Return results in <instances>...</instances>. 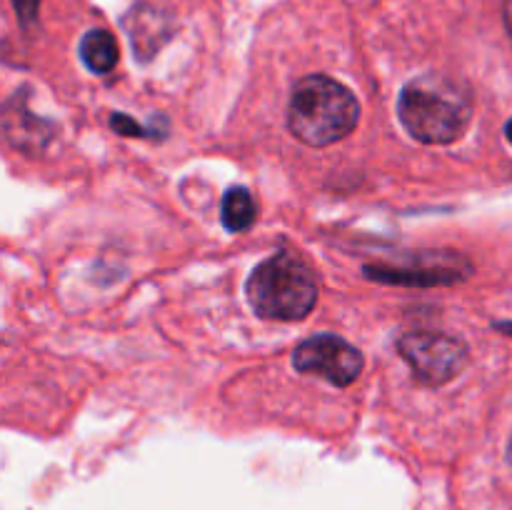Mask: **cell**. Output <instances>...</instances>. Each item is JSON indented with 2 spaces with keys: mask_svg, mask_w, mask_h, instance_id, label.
I'll use <instances>...</instances> for the list:
<instances>
[{
  "mask_svg": "<svg viewBox=\"0 0 512 510\" xmlns=\"http://www.w3.org/2000/svg\"><path fill=\"white\" fill-rule=\"evenodd\" d=\"M473 273V265L460 253H418L410 255L405 263L365 265L370 280L388 285H453Z\"/></svg>",
  "mask_w": 512,
  "mask_h": 510,
  "instance_id": "6",
  "label": "cell"
},
{
  "mask_svg": "<svg viewBox=\"0 0 512 510\" xmlns=\"http://www.w3.org/2000/svg\"><path fill=\"white\" fill-rule=\"evenodd\" d=\"M298 373L318 375L338 388H348L363 373V353L338 335H315L303 340L293 353Z\"/></svg>",
  "mask_w": 512,
  "mask_h": 510,
  "instance_id": "5",
  "label": "cell"
},
{
  "mask_svg": "<svg viewBox=\"0 0 512 510\" xmlns=\"http://www.w3.org/2000/svg\"><path fill=\"white\" fill-rule=\"evenodd\" d=\"M505 135H508V140L512 143V120H508V125H505Z\"/></svg>",
  "mask_w": 512,
  "mask_h": 510,
  "instance_id": "13",
  "label": "cell"
},
{
  "mask_svg": "<svg viewBox=\"0 0 512 510\" xmlns=\"http://www.w3.org/2000/svg\"><path fill=\"white\" fill-rule=\"evenodd\" d=\"M118 43L108 30H88L80 40V60L93 73L105 75L118 65Z\"/></svg>",
  "mask_w": 512,
  "mask_h": 510,
  "instance_id": "7",
  "label": "cell"
},
{
  "mask_svg": "<svg viewBox=\"0 0 512 510\" xmlns=\"http://www.w3.org/2000/svg\"><path fill=\"white\" fill-rule=\"evenodd\" d=\"M360 120V105L353 90L328 75L298 80L290 95L288 128L300 143L325 148L348 138Z\"/></svg>",
  "mask_w": 512,
  "mask_h": 510,
  "instance_id": "2",
  "label": "cell"
},
{
  "mask_svg": "<svg viewBox=\"0 0 512 510\" xmlns=\"http://www.w3.org/2000/svg\"><path fill=\"white\" fill-rule=\"evenodd\" d=\"M495 328H498L500 333L508 335V338H512V320H505V323H495Z\"/></svg>",
  "mask_w": 512,
  "mask_h": 510,
  "instance_id": "12",
  "label": "cell"
},
{
  "mask_svg": "<svg viewBox=\"0 0 512 510\" xmlns=\"http://www.w3.org/2000/svg\"><path fill=\"white\" fill-rule=\"evenodd\" d=\"M10 3H13L15 13H18V20L25 25V28L35 23L40 10V0H10Z\"/></svg>",
  "mask_w": 512,
  "mask_h": 510,
  "instance_id": "10",
  "label": "cell"
},
{
  "mask_svg": "<svg viewBox=\"0 0 512 510\" xmlns=\"http://www.w3.org/2000/svg\"><path fill=\"white\" fill-rule=\"evenodd\" d=\"M398 353L423 385H445L463 373L468 365V345L453 335L435 330H413L398 340Z\"/></svg>",
  "mask_w": 512,
  "mask_h": 510,
  "instance_id": "4",
  "label": "cell"
},
{
  "mask_svg": "<svg viewBox=\"0 0 512 510\" xmlns=\"http://www.w3.org/2000/svg\"><path fill=\"white\" fill-rule=\"evenodd\" d=\"M110 128H113L118 135H125V138H150V135H155L153 130H145L143 125L135 123V120L128 118L125 113H113V118H110Z\"/></svg>",
  "mask_w": 512,
  "mask_h": 510,
  "instance_id": "9",
  "label": "cell"
},
{
  "mask_svg": "<svg viewBox=\"0 0 512 510\" xmlns=\"http://www.w3.org/2000/svg\"><path fill=\"white\" fill-rule=\"evenodd\" d=\"M398 115L418 143L448 145L473 120L470 93L445 75H420L400 90Z\"/></svg>",
  "mask_w": 512,
  "mask_h": 510,
  "instance_id": "1",
  "label": "cell"
},
{
  "mask_svg": "<svg viewBox=\"0 0 512 510\" xmlns=\"http://www.w3.org/2000/svg\"><path fill=\"white\" fill-rule=\"evenodd\" d=\"M245 293L260 318L303 320L318 303V280L300 258L275 253L250 273Z\"/></svg>",
  "mask_w": 512,
  "mask_h": 510,
  "instance_id": "3",
  "label": "cell"
},
{
  "mask_svg": "<svg viewBox=\"0 0 512 510\" xmlns=\"http://www.w3.org/2000/svg\"><path fill=\"white\" fill-rule=\"evenodd\" d=\"M503 15H505V28H508L510 35H512V0H505Z\"/></svg>",
  "mask_w": 512,
  "mask_h": 510,
  "instance_id": "11",
  "label": "cell"
},
{
  "mask_svg": "<svg viewBox=\"0 0 512 510\" xmlns=\"http://www.w3.org/2000/svg\"><path fill=\"white\" fill-rule=\"evenodd\" d=\"M255 218H258V203L253 193L243 185H233L223 195V225L230 233H243L253 228Z\"/></svg>",
  "mask_w": 512,
  "mask_h": 510,
  "instance_id": "8",
  "label": "cell"
}]
</instances>
